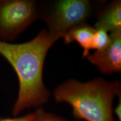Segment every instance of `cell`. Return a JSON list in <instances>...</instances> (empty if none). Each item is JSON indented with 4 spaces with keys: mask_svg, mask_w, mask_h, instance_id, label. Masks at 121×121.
Listing matches in <instances>:
<instances>
[{
    "mask_svg": "<svg viewBox=\"0 0 121 121\" xmlns=\"http://www.w3.org/2000/svg\"><path fill=\"white\" fill-rule=\"evenodd\" d=\"M55 42L45 29L30 41L19 44L0 41V54L13 67L19 80V92L13 114L39 108L48 102L51 93L43 82V67L49 49Z\"/></svg>",
    "mask_w": 121,
    "mask_h": 121,
    "instance_id": "6da1fadb",
    "label": "cell"
},
{
    "mask_svg": "<svg viewBox=\"0 0 121 121\" xmlns=\"http://www.w3.org/2000/svg\"><path fill=\"white\" fill-rule=\"evenodd\" d=\"M120 95L118 81L110 82L102 78L85 82L68 80L53 91L56 102L69 104L73 117L78 121H114L113 100Z\"/></svg>",
    "mask_w": 121,
    "mask_h": 121,
    "instance_id": "7a4b0ae2",
    "label": "cell"
},
{
    "mask_svg": "<svg viewBox=\"0 0 121 121\" xmlns=\"http://www.w3.org/2000/svg\"><path fill=\"white\" fill-rule=\"evenodd\" d=\"M89 0H56L40 2V19L47 26L53 41L63 38L70 30L87 23L96 8Z\"/></svg>",
    "mask_w": 121,
    "mask_h": 121,
    "instance_id": "3957f363",
    "label": "cell"
},
{
    "mask_svg": "<svg viewBox=\"0 0 121 121\" xmlns=\"http://www.w3.org/2000/svg\"><path fill=\"white\" fill-rule=\"evenodd\" d=\"M38 19L40 1L0 0V41H13Z\"/></svg>",
    "mask_w": 121,
    "mask_h": 121,
    "instance_id": "277c9868",
    "label": "cell"
},
{
    "mask_svg": "<svg viewBox=\"0 0 121 121\" xmlns=\"http://www.w3.org/2000/svg\"><path fill=\"white\" fill-rule=\"evenodd\" d=\"M90 62L105 75L121 71V31L110 33V42L103 49L86 57Z\"/></svg>",
    "mask_w": 121,
    "mask_h": 121,
    "instance_id": "5b68a950",
    "label": "cell"
},
{
    "mask_svg": "<svg viewBox=\"0 0 121 121\" xmlns=\"http://www.w3.org/2000/svg\"><path fill=\"white\" fill-rule=\"evenodd\" d=\"M95 28H101L108 32L121 31V1H113L98 10Z\"/></svg>",
    "mask_w": 121,
    "mask_h": 121,
    "instance_id": "8992f818",
    "label": "cell"
},
{
    "mask_svg": "<svg viewBox=\"0 0 121 121\" xmlns=\"http://www.w3.org/2000/svg\"><path fill=\"white\" fill-rule=\"evenodd\" d=\"M95 31L94 27L86 23L80 25L68 32L63 38L65 43L73 42L78 43L83 49V57H86L92 49V42Z\"/></svg>",
    "mask_w": 121,
    "mask_h": 121,
    "instance_id": "52a82bcc",
    "label": "cell"
},
{
    "mask_svg": "<svg viewBox=\"0 0 121 121\" xmlns=\"http://www.w3.org/2000/svg\"><path fill=\"white\" fill-rule=\"evenodd\" d=\"M110 42V34L101 28H95L92 42V49L100 51L105 48Z\"/></svg>",
    "mask_w": 121,
    "mask_h": 121,
    "instance_id": "ba28073f",
    "label": "cell"
},
{
    "mask_svg": "<svg viewBox=\"0 0 121 121\" xmlns=\"http://www.w3.org/2000/svg\"><path fill=\"white\" fill-rule=\"evenodd\" d=\"M35 117L32 121H69L60 116L45 112L42 107H39L34 112Z\"/></svg>",
    "mask_w": 121,
    "mask_h": 121,
    "instance_id": "9c48e42d",
    "label": "cell"
},
{
    "mask_svg": "<svg viewBox=\"0 0 121 121\" xmlns=\"http://www.w3.org/2000/svg\"><path fill=\"white\" fill-rule=\"evenodd\" d=\"M35 117V113H29L21 117L13 118H0V121H32Z\"/></svg>",
    "mask_w": 121,
    "mask_h": 121,
    "instance_id": "30bf717a",
    "label": "cell"
},
{
    "mask_svg": "<svg viewBox=\"0 0 121 121\" xmlns=\"http://www.w3.org/2000/svg\"><path fill=\"white\" fill-rule=\"evenodd\" d=\"M113 114L117 116L119 121H121V100H119V103H118L116 108L113 109Z\"/></svg>",
    "mask_w": 121,
    "mask_h": 121,
    "instance_id": "8fae6325",
    "label": "cell"
},
{
    "mask_svg": "<svg viewBox=\"0 0 121 121\" xmlns=\"http://www.w3.org/2000/svg\"></svg>",
    "mask_w": 121,
    "mask_h": 121,
    "instance_id": "7c38bea8",
    "label": "cell"
}]
</instances>
